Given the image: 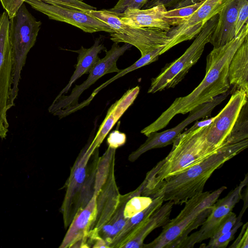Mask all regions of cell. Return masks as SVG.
I'll use <instances>...</instances> for the list:
<instances>
[{"label": "cell", "mask_w": 248, "mask_h": 248, "mask_svg": "<svg viewBox=\"0 0 248 248\" xmlns=\"http://www.w3.org/2000/svg\"><path fill=\"white\" fill-rule=\"evenodd\" d=\"M248 32L247 23L230 42L214 47L207 56L205 75L199 85L188 95L176 98L155 121L140 132L147 137L152 132H157L165 128L177 114L189 112L229 91V66L234 53L248 37Z\"/></svg>", "instance_id": "6da1fadb"}, {"label": "cell", "mask_w": 248, "mask_h": 248, "mask_svg": "<svg viewBox=\"0 0 248 248\" xmlns=\"http://www.w3.org/2000/svg\"><path fill=\"white\" fill-rule=\"evenodd\" d=\"M214 118L197 122L176 138L169 154L147 173L141 183V195L164 179L199 164L225 145L220 148L216 147L207 139V125Z\"/></svg>", "instance_id": "7a4b0ae2"}, {"label": "cell", "mask_w": 248, "mask_h": 248, "mask_svg": "<svg viewBox=\"0 0 248 248\" xmlns=\"http://www.w3.org/2000/svg\"><path fill=\"white\" fill-rule=\"evenodd\" d=\"M248 139L227 144L217 153L185 171L169 177L142 194L154 199L162 196L164 202L182 205L203 192L205 185L213 172L246 149Z\"/></svg>", "instance_id": "3957f363"}, {"label": "cell", "mask_w": 248, "mask_h": 248, "mask_svg": "<svg viewBox=\"0 0 248 248\" xmlns=\"http://www.w3.org/2000/svg\"><path fill=\"white\" fill-rule=\"evenodd\" d=\"M227 188L222 186L214 191H205L186 202L174 218L163 227L160 234L142 248H178L193 230L201 226L212 211L213 205Z\"/></svg>", "instance_id": "277c9868"}, {"label": "cell", "mask_w": 248, "mask_h": 248, "mask_svg": "<svg viewBox=\"0 0 248 248\" xmlns=\"http://www.w3.org/2000/svg\"><path fill=\"white\" fill-rule=\"evenodd\" d=\"M92 140L81 150L64 185L65 194L60 210L65 229L69 227L78 212L88 204L94 195L99 148L93 153L88 150Z\"/></svg>", "instance_id": "5b68a950"}, {"label": "cell", "mask_w": 248, "mask_h": 248, "mask_svg": "<svg viewBox=\"0 0 248 248\" xmlns=\"http://www.w3.org/2000/svg\"><path fill=\"white\" fill-rule=\"evenodd\" d=\"M41 25L24 3L9 19V35L13 61L12 95L15 101L18 95L21 71L29 51L35 43Z\"/></svg>", "instance_id": "8992f818"}, {"label": "cell", "mask_w": 248, "mask_h": 248, "mask_svg": "<svg viewBox=\"0 0 248 248\" xmlns=\"http://www.w3.org/2000/svg\"><path fill=\"white\" fill-rule=\"evenodd\" d=\"M217 19L218 15H216L208 20L183 54L174 61L167 63L160 73L151 79L148 93H153L174 88L182 81L201 57L206 44L209 42Z\"/></svg>", "instance_id": "52a82bcc"}, {"label": "cell", "mask_w": 248, "mask_h": 248, "mask_svg": "<svg viewBox=\"0 0 248 248\" xmlns=\"http://www.w3.org/2000/svg\"><path fill=\"white\" fill-rule=\"evenodd\" d=\"M82 11L108 24L114 32L110 39L115 43L129 44L138 48L143 56L153 50L165 46L169 42L168 31L154 27H133L123 23L114 14L103 9Z\"/></svg>", "instance_id": "ba28073f"}, {"label": "cell", "mask_w": 248, "mask_h": 248, "mask_svg": "<svg viewBox=\"0 0 248 248\" xmlns=\"http://www.w3.org/2000/svg\"><path fill=\"white\" fill-rule=\"evenodd\" d=\"M9 18L6 11L0 15V138L9 131L8 110L15 105L12 95L13 61L9 40Z\"/></svg>", "instance_id": "9c48e42d"}, {"label": "cell", "mask_w": 248, "mask_h": 248, "mask_svg": "<svg viewBox=\"0 0 248 248\" xmlns=\"http://www.w3.org/2000/svg\"><path fill=\"white\" fill-rule=\"evenodd\" d=\"M132 46L127 43L120 46L118 43L114 42L111 48L105 52V57L100 59L89 71L86 80L81 84L76 85L68 95L63 94L56 97L48 108V112L53 114L58 110L76 106L79 103L78 101L81 93L100 78L107 74L118 73L121 70L117 66V60Z\"/></svg>", "instance_id": "30bf717a"}, {"label": "cell", "mask_w": 248, "mask_h": 248, "mask_svg": "<svg viewBox=\"0 0 248 248\" xmlns=\"http://www.w3.org/2000/svg\"><path fill=\"white\" fill-rule=\"evenodd\" d=\"M25 2L50 19L69 24L85 32H114L106 23L84 13L82 9L54 1L44 2L38 0H25Z\"/></svg>", "instance_id": "8fae6325"}, {"label": "cell", "mask_w": 248, "mask_h": 248, "mask_svg": "<svg viewBox=\"0 0 248 248\" xmlns=\"http://www.w3.org/2000/svg\"><path fill=\"white\" fill-rule=\"evenodd\" d=\"M229 91L216 97L212 101L199 106L190 111L188 116L175 127L161 132H152L145 141L128 156L131 162L137 160L142 154L154 149L166 147L173 143L176 138L188 124L200 119L211 116L213 109L228 96Z\"/></svg>", "instance_id": "7c38bea8"}, {"label": "cell", "mask_w": 248, "mask_h": 248, "mask_svg": "<svg viewBox=\"0 0 248 248\" xmlns=\"http://www.w3.org/2000/svg\"><path fill=\"white\" fill-rule=\"evenodd\" d=\"M248 176L246 174L244 179L233 189L221 199L217 200L213 205L209 216L201 225V228L188 236L179 245L178 248H193L197 244L210 239L223 218L231 211L235 205L242 199V190L248 186Z\"/></svg>", "instance_id": "4fadbf2b"}, {"label": "cell", "mask_w": 248, "mask_h": 248, "mask_svg": "<svg viewBox=\"0 0 248 248\" xmlns=\"http://www.w3.org/2000/svg\"><path fill=\"white\" fill-rule=\"evenodd\" d=\"M225 0H205L190 16L182 23L171 27L168 31L169 42L162 49L161 54L175 46L196 37L205 23L217 15Z\"/></svg>", "instance_id": "5bb4252c"}, {"label": "cell", "mask_w": 248, "mask_h": 248, "mask_svg": "<svg viewBox=\"0 0 248 248\" xmlns=\"http://www.w3.org/2000/svg\"><path fill=\"white\" fill-rule=\"evenodd\" d=\"M248 93L243 91L233 92L228 102L207 125L208 141L217 147L230 144L225 142L243 107L248 102Z\"/></svg>", "instance_id": "9a60e30c"}, {"label": "cell", "mask_w": 248, "mask_h": 248, "mask_svg": "<svg viewBox=\"0 0 248 248\" xmlns=\"http://www.w3.org/2000/svg\"><path fill=\"white\" fill-rule=\"evenodd\" d=\"M120 194L117 185L114 170L96 195V211L88 232V243L99 237L98 232L114 215L120 202Z\"/></svg>", "instance_id": "2e32d148"}, {"label": "cell", "mask_w": 248, "mask_h": 248, "mask_svg": "<svg viewBox=\"0 0 248 248\" xmlns=\"http://www.w3.org/2000/svg\"><path fill=\"white\" fill-rule=\"evenodd\" d=\"M96 211V195L73 218L60 248H89L88 232Z\"/></svg>", "instance_id": "e0dca14e"}, {"label": "cell", "mask_w": 248, "mask_h": 248, "mask_svg": "<svg viewBox=\"0 0 248 248\" xmlns=\"http://www.w3.org/2000/svg\"><path fill=\"white\" fill-rule=\"evenodd\" d=\"M140 90L138 86L129 89L110 107L96 135L90 143L89 150L93 153L96 149L99 148L114 124L133 103L139 93Z\"/></svg>", "instance_id": "ac0fdd59"}, {"label": "cell", "mask_w": 248, "mask_h": 248, "mask_svg": "<svg viewBox=\"0 0 248 248\" xmlns=\"http://www.w3.org/2000/svg\"><path fill=\"white\" fill-rule=\"evenodd\" d=\"M167 10L164 5H158L143 10L127 8L121 14L112 13L131 27L157 28L168 31L170 26L163 16V13Z\"/></svg>", "instance_id": "d6986e66"}, {"label": "cell", "mask_w": 248, "mask_h": 248, "mask_svg": "<svg viewBox=\"0 0 248 248\" xmlns=\"http://www.w3.org/2000/svg\"><path fill=\"white\" fill-rule=\"evenodd\" d=\"M217 15V21L209 42L214 47L221 46L235 37L237 0H225Z\"/></svg>", "instance_id": "ffe728a7"}, {"label": "cell", "mask_w": 248, "mask_h": 248, "mask_svg": "<svg viewBox=\"0 0 248 248\" xmlns=\"http://www.w3.org/2000/svg\"><path fill=\"white\" fill-rule=\"evenodd\" d=\"M174 203L167 201L140 225L122 248H142L146 237L155 229L163 227L170 220Z\"/></svg>", "instance_id": "44dd1931"}, {"label": "cell", "mask_w": 248, "mask_h": 248, "mask_svg": "<svg viewBox=\"0 0 248 248\" xmlns=\"http://www.w3.org/2000/svg\"><path fill=\"white\" fill-rule=\"evenodd\" d=\"M228 78L231 92L243 91L248 93V38L247 37L234 53L229 66Z\"/></svg>", "instance_id": "7402d4cb"}, {"label": "cell", "mask_w": 248, "mask_h": 248, "mask_svg": "<svg viewBox=\"0 0 248 248\" xmlns=\"http://www.w3.org/2000/svg\"><path fill=\"white\" fill-rule=\"evenodd\" d=\"M107 48L101 43L100 38H96L93 45L86 48L81 46L77 50H72L78 54L76 69L66 86L60 92L56 97L67 93L72 85L84 74H88L91 69L100 59L98 55L102 51H106Z\"/></svg>", "instance_id": "603a6c76"}, {"label": "cell", "mask_w": 248, "mask_h": 248, "mask_svg": "<svg viewBox=\"0 0 248 248\" xmlns=\"http://www.w3.org/2000/svg\"><path fill=\"white\" fill-rule=\"evenodd\" d=\"M164 202L162 196L155 197L153 199L152 202L145 209L129 218L124 226L109 244V248H122L143 221L158 209L163 204Z\"/></svg>", "instance_id": "cb8c5ba5"}, {"label": "cell", "mask_w": 248, "mask_h": 248, "mask_svg": "<svg viewBox=\"0 0 248 248\" xmlns=\"http://www.w3.org/2000/svg\"><path fill=\"white\" fill-rule=\"evenodd\" d=\"M142 189L138 187L128 193L121 195L117 208L109 222L98 232V236L103 239L109 248V244L124 226L128 219L124 216V208L126 202L132 196L141 195Z\"/></svg>", "instance_id": "d4e9b609"}, {"label": "cell", "mask_w": 248, "mask_h": 248, "mask_svg": "<svg viewBox=\"0 0 248 248\" xmlns=\"http://www.w3.org/2000/svg\"><path fill=\"white\" fill-rule=\"evenodd\" d=\"M162 48L163 46L158 47L150 52V53L143 56H141V57L138 61H137L131 66L123 70H121L116 76L107 80L106 82L103 83L100 86L95 89L91 95L86 100L80 103H78L75 107L68 108L67 110L68 113L70 114L72 113L76 112L77 110L88 106L91 103L93 97L101 90H102L103 88L105 87L106 86H107L108 84L117 78L124 76L125 74L129 72H130L145 65L149 64L152 62L157 61L159 56L161 55V51Z\"/></svg>", "instance_id": "484cf974"}, {"label": "cell", "mask_w": 248, "mask_h": 248, "mask_svg": "<svg viewBox=\"0 0 248 248\" xmlns=\"http://www.w3.org/2000/svg\"><path fill=\"white\" fill-rule=\"evenodd\" d=\"M116 150L108 146L104 154L98 157L95 175L94 194L96 195L114 170Z\"/></svg>", "instance_id": "4316f807"}, {"label": "cell", "mask_w": 248, "mask_h": 248, "mask_svg": "<svg viewBox=\"0 0 248 248\" xmlns=\"http://www.w3.org/2000/svg\"><path fill=\"white\" fill-rule=\"evenodd\" d=\"M248 102L242 108L239 115L225 141L233 144L248 139Z\"/></svg>", "instance_id": "83f0119b"}, {"label": "cell", "mask_w": 248, "mask_h": 248, "mask_svg": "<svg viewBox=\"0 0 248 248\" xmlns=\"http://www.w3.org/2000/svg\"><path fill=\"white\" fill-rule=\"evenodd\" d=\"M203 0L192 4L167 10L163 13L165 20L171 26H177L188 19L205 1Z\"/></svg>", "instance_id": "f1b7e54d"}, {"label": "cell", "mask_w": 248, "mask_h": 248, "mask_svg": "<svg viewBox=\"0 0 248 248\" xmlns=\"http://www.w3.org/2000/svg\"><path fill=\"white\" fill-rule=\"evenodd\" d=\"M247 209V207L243 206L238 216L237 217L235 225L230 231L213 240H210L208 244L204 247L209 248H225L227 247L229 243L234 239V235L238 229L243 225L241 219Z\"/></svg>", "instance_id": "f546056e"}, {"label": "cell", "mask_w": 248, "mask_h": 248, "mask_svg": "<svg viewBox=\"0 0 248 248\" xmlns=\"http://www.w3.org/2000/svg\"><path fill=\"white\" fill-rule=\"evenodd\" d=\"M153 199L150 197L135 195L126 202L124 208V216L128 219L140 212L152 202Z\"/></svg>", "instance_id": "4dcf8cb0"}, {"label": "cell", "mask_w": 248, "mask_h": 248, "mask_svg": "<svg viewBox=\"0 0 248 248\" xmlns=\"http://www.w3.org/2000/svg\"><path fill=\"white\" fill-rule=\"evenodd\" d=\"M151 0H118L115 5L107 10L111 13L121 14L127 8L141 9Z\"/></svg>", "instance_id": "1f68e13d"}, {"label": "cell", "mask_w": 248, "mask_h": 248, "mask_svg": "<svg viewBox=\"0 0 248 248\" xmlns=\"http://www.w3.org/2000/svg\"><path fill=\"white\" fill-rule=\"evenodd\" d=\"M236 219V215L232 211L230 212L218 225L210 240H213L230 231L235 225Z\"/></svg>", "instance_id": "d6a6232c"}, {"label": "cell", "mask_w": 248, "mask_h": 248, "mask_svg": "<svg viewBox=\"0 0 248 248\" xmlns=\"http://www.w3.org/2000/svg\"><path fill=\"white\" fill-rule=\"evenodd\" d=\"M237 17L235 29V37L240 32L245 24L248 23V0H237Z\"/></svg>", "instance_id": "836d02e7"}, {"label": "cell", "mask_w": 248, "mask_h": 248, "mask_svg": "<svg viewBox=\"0 0 248 248\" xmlns=\"http://www.w3.org/2000/svg\"><path fill=\"white\" fill-rule=\"evenodd\" d=\"M126 141V135L117 129L109 133L107 140L108 146L115 149L124 145Z\"/></svg>", "instance_id": "e575fe53"}, {"label": "cell", "mask_w": 248, "mask_h": 248, "mask_svg": "<svg viewBox=\"0 0 248 248\" xmlns=\"http://www.w3.org/2000/svg\"><path fill=\"white\" fill-rule=\"evenodd\" d=\"M1 5L7 13L9 18L13 17L25 0H0Z\"/></svg>", "instance_id": "d590c367"}, {"label": "cell", "mask_w": 248, "mask_h": 248, "mask_svg": "<svg viewBox=\"0 0 248 248\" xmlns=\"http://www.w3.org/2000/svg\"><path fill=\"white\" fill-rule=\"evenodd\" d=\"M232 248H248V223L243 225L240 233L229 247Z\"/></svg>", "instance_id": "8d00e7d4"}, {"label": "cell", "mask_w": 248, "mask_h": 248, "mask_svg": "<svg viewBox=\"0 0 248 248\" xmlns=\"http://www.w3.org/2000/svg\"><path fill=\"white\" fill-rule=\"evenodd\" d=\"M46 2L48 1H54L69 5L75 7L85 10H96V8L93 6L89 5L83 1L78 0H38Z\"/></svg>", "instance_id": "74e56055"}, {"label": "cell", "mask_w": 248, "mask_h": 248, "mask_svg": "<svg viewBox=\"0 0 248 248\" xmlns=\"http://www.w3.org/2000/svg\"><path fill=\"white\" fill-rule=\"evenodd\" d=\"M182 0H151L145 5V7L148 9L158 5H164L166 8H173Z\"/></svg>", "instance_id": "f35d334b"}, {"label": "cell", "mask_w": 248, "mask_h": 248, "mask_svg": "<svg viewBox=\"0 0 248 248\" xmlns=\"http://www.w3.org/2000/svg\"><path fill=\"white\" fill-rule=\"evenodd\" d=\"M203 0H183L178 3H177L176 5H175L173 8H177L182 7L183 6H185L188 5H190L194 4L195 3L198 2L199 1H202Z\"/></svg>", "instance_id": "ab89813d"}, {"label": "cell", "mask_w": 248, "mask_h": 248, "mask_svg": "<svg viewBox=\"0 0 248 248\" xmlns=\"http://www.w3.org/2000/svg\"><path fill=\"white\" fill-rule=\"evenodd\" d=\"M79 1H83L84 0H78Z\"/></svg>", "instance_id": "60d3db41"}]
</instances>
